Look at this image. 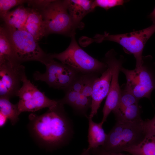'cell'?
<instances>
[{
    "label": "cell",
    "instance_id": "6da1fadb",
    "mask_svg": "<svg viewBox=\"0 0 155 155\" xmlns=\"http://www.w3.org/2000/svg\"><path fill=\"white\" fill-rule=\"evenodd\" d=\"M58 101L44 114L31 113L29 116L28 128L31 135L39 145L46 148L67 144L73 134L72 122L66 114L64 104Z\"/></svg>",
    "mask_w": 155,
    "mask_h": 155
},
{
    "label": "cell",
    "instance_id": "7a4b0ae2",
    "mask_svg": "<svg viewBox=\"0 0 155 155\" xmlns=\"http://www.w3.org/2000/svg\"><path fill=\"white\" fill-rule=\"evenodd\" d=\"M155 32V24L145 29L125 34H111L105 32L98 34L93 38L84 36L82 40L83 45L86 46L95 42L101 43L108 40L118 43L126 52L133 54L136 64L135 68H140L143 63L142 53L145 45L150 37Z\"/></svg>",
    "mask_w": 155,
    "mask_h": 155
},
{
    "label": "cell",
    "instance_id": "3957f363",
    "mask_svg": "<svg viewBox=\"0 0 155 155\" xmlns=\"http://www.w3.org/2000/svg\"><path fill=\"white\" fill-rule=\"evenodd\" d=\"M146 136L143 120L135 122L116 121L101 147L104 151L121 152L127 148L138 144Z\"/></svg>",
    "mask_w": 155,
    "mask_h": 155
},
{
    "label": "cell",
    "instance_id": "277c9868",
    "mask_svg": "<svg viewBox=\"0 0 155 155\" xmlns=\"http://www.w3.org/2000/svg\"><path fill=\"white\" fill-rule=\"evenodd\" d=\"M51 58L56 59L78 73L88 74H101L108 68L107 64L93 57L79 46L75 36L71 38L68 47L59 53L49 54Z\"/></svg>",
    "mask_w": 155,
    "mask_h": 155
},
{
    "label": "cell",
    "instance_id": "5b68a950",
    "mask_svg": "<svg viewBox=\"0 0 155 155\" xmlns=\"http://www.w3.org/2000/svg\"><path fill=\"white\" fill-rule=\"evenodd\" d=\"M152 60L150 56H143L140 68L129 70L122 67L121 69L126 79L124 88L139 100L144 98L150 99L152 92L155 90V63Z\"/></svg>",
    "mask_w": 155,
    "mask_h": 155
},
{
    "label": "cell",
    "instance_id": "8992f818",
    "mask_svg": "<svg viewBox=\"0 0 155 155\" xmlns=\"http://www.w3.org/2000/svg\"><path fill=\"white\" fill-rule=\"evenodd\" d=\"M41 13L45 24L46 36L56 34L75 36L77 29L68 12L65 0H53Z\"/></svg>",
    "mask_w": 155,
    "mask_h": 155
},
{
    "label": "cell",
    "instance_id": "52a82bcc",
    "mask_svg": "<svg viewBox=\"0 0 155 155\" xmlns=\"http://www.w3.org/2000/svg\"><path fill=\"white\" fill-rule=\"evenodd\" d=\"M18 61H37L43 64L48 57L39 46L37 41L24 30L14 29L5 24Z\"/></svg>",
    "mask_w": 155,
    "mask_h": 155
},
{
    "label": "cell",
    "instance_id": "ba28073f",
    "mask_svg": "<svg viewBox=\"0 0 155 155\" xmlns=\"http://www.w3.org/2000/svg\"><path fill=\"white\" fill-rule=\"evenodd\" d=\"M43 64L46 67L44 73L36 71L33 74L36 80L45 82L51 87L65 90L78 75V72L69 66L55 61L48 54Z\"/></svg>",
    "mask_w": 155,
    "mask_h": 155
},
{
    "label": "cell",
    "instance_id": "9c48e42d",
    "mask_svg": "<svg viewBox=\"0 0 155 155\" xmlns=\"http://www.w3.org/2000/svg\"><path fill=\"white\" fill-rule=\"evenodd\" d=\"M17 96L19 98L17 104L20 115L24 112H33L44 108H49L57 104L58 101L47 97L26 76L23 79L22 86Z\"/></svg>",
    "mask_w": 155,
    "mask_h": 155
},
{
    "label": "cell",
    "instance_id": "30bf717a",
    "mask_svg": "<svg viewBox=\"0 0 155 155\" xmlns=\"http://www.w3.org/2000/svg\"><path fill=\"white\" fill-rule=\"evenodd\" d=\"M117 53L113 49L108 51L105 55V62L110 65L112 69V75L109 91L102 109L103 117L101 122L103 123L111 112L117 108L121 95V88L119 82V76L122 67L124 58L121 55L119 59Z\"/></svg>",
    "mask_w": 155,
    "mask_h": 155
},
{
    "label": "cell",
    "instance_id": "8fae6325",
    "mask_svg": "<svg viewBox=\"0 0 155 155\" xmlns=\"http://www.w3.org/2000/svg\"><path fill=\"white\" fill-rule=\"evenodd\" d=\"M25 67L18 62L0 64V97L10 99L17 96L26 76Z\"/></svg>",
    "mask_w": 155,
    "mask_h": 155
},
{
    "label": "cell",
    "instance_id": "7c38bea8",
    "mask_svg": "<svg viewBox=\"0 0 155 155\" xmlns=\"http://www.w3.org/2000/svg\"><path fill=\"white\" fill-rule=\"evenodd\" d=\"M107 65L106 70L94 81L91 97V111L88 118L92 119L97 115L102 102L109 92L112 72L111 67Z\"/></svg>",
    "mask_w": 155,
    "mask_h": 155
},
{
    "label": "cell",
    "instance_id": "4fadbf2b",
    "mask_svg": "<svg viewBox=\"0 0 155 155\" xmlns=\"http://www.w3.org/2000/svg\"><path fill=\"white\" fill-rule=\"evenodd\" d=\"M67 10L74 24L77 28L84 26L82 22L83 18L95 8L94 0H65Z\"/></svg>",
    "mask_w": 155,
    "mask_h": 155
},
{
    "label": "cell",
    "instance_id": "5bb4252c",
    "mask_svg": "<svg viewBox=\"0 0 155 155\" xmlns=\"http://www.w3.org/2000/svg\"><path fill=\"white\" fill-rule=\"evenodd\" d=\"M24 30L31 34L37 41L46 36L44 23L39 11L35 8H31Z\"/></svg>",
    "mask_w": 155,
    "mask_h": 155
},
{
    "label": "cell",
    "instance_id": "9a60e30c",
    "mask_svg": "<svg viewBox=\"0 0 155 155\" xmlns=\"http://www.w3.org/2000/svg\"><path fill=\"white\" fill-rule=\"evenodd\" d=\"M88 119V146L86 150L90 151L91 149H96L103 146L106 141L107 134L104 131L102 127L103 124L101 122L96 123L94 122L92 119Z\"/></svg>",
    "mask_w": 155,
    "mask_h": 155
},
{
    "label": "cell",
    "instance_id": "2e32d148",
    "mask_svg": "<svg viewBox=\"0 0 155 155\" xmlns=\"http://www.w3.org/2000/svg\"><path fill=\"white\" fill-rule=\"evenodd\" d=\"M31 9L20 5L14 10L9 11L3 19L5 24L17 30H24Z\"/></svg>",
    "mask_w": 155,
    "mask_h": 155
},
{
    "label": "cell",
    "instance_id": "e0dca14e",
    "mask_svg": "<svg viewBox=\"0 0 155 155\" xmlns=\"http://www.w3.org/2000/svg\"><path fill=\"white\" fill-rule=\"evenodd\" d=\"M7 61L19 63L16 59L12 44L5 28L3 26H1L0 64Z\"/></svg>",
    "mask_w": 155,
    "mask_h": 155
},
{
    "label": "cell",
    "instance_id": "ac0fdd59",
    "mask_svg": "<svg viewBox=\"0 0 155 155\" xmlns=\"http://www.w3.org/2000/svg\"><path fill=\"white\" fill-rule=\"evenodd\" d=\"M131 155H155V135H148L137 145L125 149Z\"/></svg>",
    "mask_w": 155,
    "mask_h": 155
},
{
    "label": "cell",
    "instance_id": "d6986e66",
    "mask_svg": "<svg viewBox=\"0 0 155 155\" xmlns=\"http://www.w3.org/2000/svg\"><path fill=\"white\" fill-rule=\"evenodd\" d=\"M116 121L135 122L141 121V109L138 103L131 105L114 115Z\"/></svg>",
    "mask_w": 155,
    "mask_h": 155
},
{
    "label": "cell",
    "instance_id": "ffe728a7",
    "mask_svg": "<svg viewBox=\"0 0 155 155\" xmlns=\"http://www.w3.org/2000/svg\"><path fill=\"white\" fill-rule=\"evenodd\" d=\"M0 114L6 117L13 125L19 119L20 114L17 104H12L6 98L0 97Z\"/></svg>",
    "mask_w": 155,
    "mask_h": 155
},
{
    "label": "cell",
    "instance_id": "44dd1931",
    "mask_svg": "<svg viewBox=\"0 0 155 155\" xmlns=\"http://www.w3.org/2000/svg\"><path fill=\"white\" fill-rule=\"evenodd\" d=\"M139 100L129 90L125 88L121 89V95L117 108L113 113L115 115L122 111L126 108L132 104L138 103Z\"/></svg>",
    "mask_w": 155,
    "mask_h": 155
},
{
    "label": "cell",
    "instance_id": "7402d4cb",
    "mask_svg": "<svg viewBox=\"0 0 155 155\" xmlns=\"http://www.w3.org/2000/svg\"><path fill=\"white\" fill-rule=\"evenodd\" d=\"M28 0H0V16L3 19L12 8L26 3Z\"/></svg>",
    "mask_w": 155,
    "mask_h": 155
},
{
    "label": "cell",
    "instance_id": "603a6c76",
    "mask_svg": "<svg viewBox=\"0 0 155 155\" xmlns=\"http://www.w3.org/2000/svg\"><path fill=\"white\" fill-rule=\"evenodd\" d=\"M126 2L123 0H94V5L95 8L98 7L107 10L116 6L123 5Z\"/></svg>",
    "mask_w": 155,
    "mask_h": 155
},
{
    "label": "cell",
    "instance_id": "cb8c5ba5",
    "mask_svg": "<svg viewBox=\"0 0 155 155\" xmlns=\"http://www.w3.org/2000/svg\"><path fill=\"white\" fill-rule=\"evenodd\" d=\"M86 75L82 74L80 75H78L66 90H69L80 93L84 85Z\"/></svg>",
    "mask_w": 155,
    "mask_h": 155
},
{
    "label": "cell",
    "instance_id": "d4e9b609",
    "mask_svg": "<svg viewBox=\"0 0 155 155\" xmlns=\"http://www.w3.org/2000/svg\"><path fill=\"white\" fill-rule=\"evenodd\" d=\"M144 125L146 135H155V115L152 119L144 121Z\"/></svg>",
    "mask_w": 155,
    "mask_h": 155
},
{
    "label": "cell",
    "instance_id": "484cf974",
    "mask_svg": "<svg viewBox=\"0 0 155 155\" xmlns=\"http://www.w3.org/2000/svg\"><path fill=\"white\" fill-rule=\"evenodd\" d=\"M53 0H28V3L37 8L38 10L41 11L45 8Z\"/></svg>",
    "mask_w": 155,
    "mask_h": 155
},
{
    "label": "cell",
    "instance_id": "4316f807",
    "mask_svg": "<svg viewBox=\"0 0 155 155\" xmlns=\"http://www.w3.org/2000/svg\"><path fill=\"white\" fill-rule=\"evenodd\" d=\"M98 155H128L121 152H109L102 150Z\"/></svg>",
    "mask_w": 155,
    "mask_h": 155
},
{
    "label": "cell",
    "instance_id": "83f0119b",
    "mask_svg": "<svg viewBox=\"0 0 155 155\" xmlns=\"http://www.w3.org/2000/svg\"><path fill=\"white\" fill-rule=\"evenodd\" d=\"M8 119L5 116L1 114H0V127H2L4 126Z\"/></svg>",
    "mask_w": 155,
    "mask_h": 155
},
{
    "label": "cell",
    "instance_id": "f1b7e54d",
    "mask_svg": "<svg viewBox=\"0 0 155 155\" xmlns=\"http://www.w3.org/2000/svg\"><path fill=\"white\" fill-rule=\"evenodd\" d=\"M150 18L153 22V24H155V7L153 11L149 16Z\"/></svg>",
    "mask_w": 155,
    "mask_h": 155
},
{
    "label": "cell",
    "instance_id": "f546056e",
    "mask_svg": "<svg viewBox=\"0 0 155 155\" xmlns=\"http://www.w3.org/2000/svg\"><path fill=\"white\" fill-rule=\"evenodd\" d=\"M89 152L87 151L85 149L81 155H90Z\"/></svg>",
    "mask_w": 155,
    "mask_h": 155
}]
</instances>
